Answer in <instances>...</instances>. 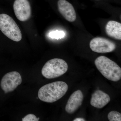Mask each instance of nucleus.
<instances>
[{"instance_id": "8", "label": "nucleus", "mask_w": 121, "mask_h": 121, "mask_svg": "<svg viewBox=\"0 0 121 121\" xmlns=\"http://www.w3.org/2000/svg\"><path fill=\"white\" fill-rule=\"evenodd\" d=\"M58 9L65 19L70 22L76 20V14L73 5L66 0H59L58 2Z\"/></svg>"}, {"instance_id": "9", "label": "nucleus", "mask_w": 121, "mask_h": 121, "mask_svg": "<svg viewBox=\"0 0 121 121\" xmlns=\"http://www.w3.org/2000/svg\"><path fill=\"white\" fill-rule=\"evenodd\" d=\"M83 95L80 90L75 91L70 96L65 107V110L70 114L73 113L82 104Z\"/></svg>"}, {"instance_id": "15", "label": "nucleus", "mask_w": 121, "mask_h": 121, "mask_svg": "<svg viewBox=\"0 0 121 121\" xmlns=\"http://www.w3.org/2000/svg\"><path fill=\"white\" fill-rule=\"evenodd\" d=\"M73 121H86L84 119L82 118H78L73 120Z\"/></svg>"}, {"instance_id": "6", "label": "nucleus", "mask_w": 121, "mask_h": 121, "mask_svg": "<svg viewBox=\"0 0 121 121\" xmlns=\"http://www.w3.org/2000/svg\"><path fill=\"white\" fill-rule=\"evenodd\" d=\"M91 49L94 52L99 53H105L113 51L116 45L113 41L102 37L94 38L90 43Z\"/></svg>"}, {"instance_id": "3", "label": "nucleus", "mask_w": 121, "mask_h": 121, "mask_svg": "<svg viewBox=\"0 0 121 121\" xmlns=\"http://www.w3.org/2000/svg\"><path fill=\"white\" fill-rule=\"evenodd\" d=\"M68 69V65L62 59L54 58L48 60L44 65L41 73L48 79L55 78L62 75Z\"/></svg>"}, {"instance_id": "1", "label": "nucleus", "mask_w": 121, "mask_h": 121, "mask_svg": "<svg viewBox=\"0 0 121 121\" xmlns=\"http://www.w3.org/2000/svg\"><path fill=\"white\" fill-rule=\"evenodd\" d=\"M68 89L67 84L64 82H54L40 87L38 91V97L42 101L52 103L63 97Z\"/></svg>"}, {"instance_id": "7", "label": "nucleus", "mask_w": 121, "mask_h": 121, "mask_svg": "<svg viewBox=\"0 0 121 121\" xmlns=\"http://www.w3.org/2000/svg\"><path fill=\"white\" fill-rule=\"evenodd\" d=\"M14 13L21 21H26L31 16V8L28 0H15L13 4Z\"/></svg>"}, {"instance_id": "11", "label": "nucleus", "mask_w": 121, "mask_h": 121, "mask_svg": "<svg viewBox=\"0 0 121 121\" xmlns=\"http://www.w3.org/2000/svg\"><path fill=\"white\" fill-rule=\"evenodd\" d=\"M106 33L111 38L121 40V24L114 21H110L105 26Z\"/></svg>"}, {"instance_id": "13", "label": "nucleus", "mask_w": 121, "mask_h": 121, "mask_svg": "<svg viewBox=\"0 0 121 121\" xmlns=\"http://www.w3.org/2000/svg\"><path fill=\"white\" fill-rule=\"evenodd\" d=\"M65 33L64 32L62 31H53L51 32L49 34L50 38L52 39H59L63 38L65 36Z\"/></svg>"}, {"instance_id": "4", "label": "nucleus", "mask_w": 121, "mask_h": 121, "mask_svg": "<svg viewBox=\"0 0 121 121\" xmlns=\"http://www.w3.org/2000/svg\"><path fill=\"white\" fill-rule=\"evenodd\" d=\"M0 30L7 37L13 41L19 42L22 39L19 28L14 20L7 14H0Z\"/></svg>"}, {"instance_id": "12", "label": "nucleus", "mask_w": 121, "mask_h": 121, "mask_svg": "<svg viewBox=\"0 0 121 121\" xmlns=\"http://www.w3.org/2000/svg\"><path fill=\"white\" fill-rule=\"evenodd\" d=\"M108 118L110 121H121V114L117 111H113L108 114Z\"/></svg>"}, {"instance_id": "14", "label": "nucleus", "mask_w": 121, "mask_h": 121, "mask_svg": "<svg viewBox=\"0 0 121 121\" xmlns=\"http://www.w3.org/2000/svg\"><path fill=\"white\" fill-rule=\"evenodd\" d=\"M39 118H37L35 115L30 114L27 115L22 119V121H38Z\"/></svg>"}, {"instance_id": "10", "label": "nucleus", "mask_w": 121, "mask_h": 121, "mask_svg": "<svg viewBox=\"0 0 121 121\" xmlns=\"http://www.w3.org/2000/svg\"><path fill=\"white\" fill-rule=\"evenodd\" d=\"M110 101L108 95L102 91L97 90L91 95V105L95 108L101 109L106 105Z\"/></svg>"}, {"instance_id": "16", "label": "nucleus", "mask_w": 121, "mask_h": 121, "mask_svg": "<svg viewBox=\"0 0 121 121\" xmlns=\"http://www.w3.org/2000/svg\"></svg>"}, {"instance_id": "5", "label": "nucleus", "mask_w": 121, "mask_h": 121, "mask_svg": "<svg viewBox=\"0 0 121 121\" xmlns=\"http://www.w3.org/2000/svg\"><path fill=\"white\" fill-rule=\"evenodd\" d=\"M22 82L20 74L17 71H13L5 74L0 82V86L5 93L13 91Z\"/></svg>"}, {"instance_id": "2", "label": "nucleus", "mask_w": 121, "mask_h": 121, "mask_svg": "<svg viewBox=\"0 0 121 121\" xmlns=\"http://www.w3.org/2000/svg\"><path fill=\"white\" fill-rule=\"evenodd\" d=\"M95 64L100 73L108 80L117 82L121 79V68L114 61L105 56H100L95 60Z\"/></svg>"}]
</instances>
